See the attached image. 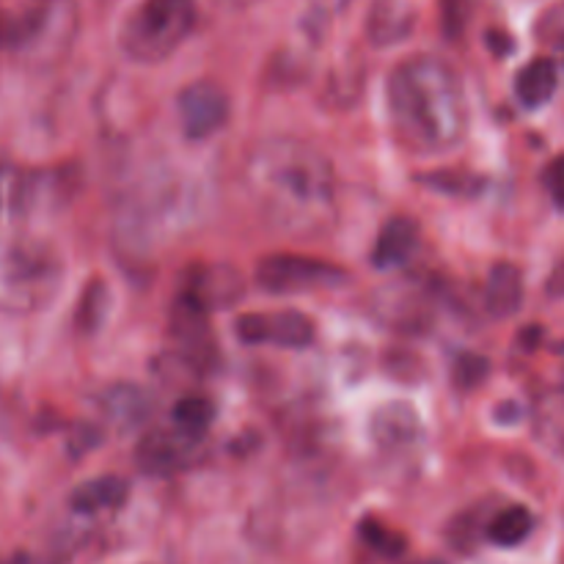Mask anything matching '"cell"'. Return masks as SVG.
<instances>
[{"label":"cell","instance_id":"obj_13","mask_svg":"<svg viewBox=\"0 0 564 564\" xmlns=\"http://www.w3.org/2000/svg\"><path fill=\"white\" fill-rule=\"evenodd\" d=\"M523 303V275L512 262L494 264L485 284V306L494 317L507 319L521 308Z\"/></svg>","mask_w":564,"mask_h":564},{"label":"cell","instance_id":"obj_10","mask_svg":"<svg viewBox=\"0 0 564 564\" xmlns=\"http://www.w3.org/2000/svg\"><path fill=\"white\" fill-rule=\"evenodd\" d=\"M44 279H53V262L33 248L14 246L0 253V286L9 290L6 297H14V290L22 297V286L42 284Z\"/></svg>","mask_w":564,"mask_h":564},{"label":"cell","instance_id":"obj_21","mask_svg":"<svg viewBox=\"0 0 564 564\" xmlns=\"http://www.w3.org/2000/svg\"><path fill=\"white\" fill-rule=\"evenodd\" d=\"M490 375V361L485 356H477V352H463L455 361V369H452V383L460 391H471L477 386H482Z\"/></svg>","mask_w":564,"mask_h":564},{"label":"cell","instance_id":"obj_6","mask_svg":"<svg viewBox=\"0 0 564 564\" xmlns=\"http://www.w3.org/2000/svg\"><path fill=\"white\" fill-rule=\"evenodd\" d=\"M176 110H180L185 135L193 141H202V138L215 135L229 121L231 102L229 94L218 83L202 80L182 88L180 97H176Z\"/></svg>","mask_w":564,"mask_h":564},{"label":"cell","instance_id":"obj_2","mask_svg":"<svg viewBox=\"0 0 564 564\" xmlns=\"http://www.w3.org/2000/svg\"><path fill=\"white\" fill-rule=\"evenodd\" d=\"M389 116L408 152L441 154L463 141L466 97L457 72L435 55H413L389 75Z\"/></svg>","mask_w":564,"mask_h":564},{"label":"cell","instance_id":"obj_23","mask_svg":"<svg viewBox=\"0 0 564 564\" xmlns=\"http://www.w3.org/2000/svg\"><path fill=\"white\" fill-rule=\"evenodd\" d=\"M545 187H549L556 207L564 209V154L551 160L549 169H545Z\"/></svg>","mask_w":564,"mask_h":564},{"label":"cell","instance_id":"obj_5","mask_svg":"<svg viewBox=\"0 0 564 564\" xmlns=\"http://www.w3.org/2000/svg\"><path fill=\"white\" fill-rule=\"evenodd\" d=\"M235 334L242 345H275L286 350H303L314 341L317 328L314 319L303 312H275V314H240L235 323Z\"/></svg>","mask_w":564,"mask_h":564},{"label":"cell","instance_id":"obj_11","mask_svg":"<svg viewBox=\"0 0 564 564\" xmlns=\"http://www.w3.org/2000/svg\"><path fill=\"white\" fill-rule=\"evenodd\" d=\"M369 430L380 446L394 449V446H411L422 435V422L408 402H389V405L375 411Z\"/></svg>","mask_w":564,"mask_h":564},{"label":"cell","instance_id":"obj_8","mask_svg":"<svg viewBox=\"0 0 564 564\" xmlns=\"http://www.w3.org/2000/svg\"><path fill=\"white\" fill-rule=\"evenodd\" d=\"M246 290V281L229 264H207V268L191 270V281H187L185 292L182 295L193 297L204 312H213V308H226L242 297Z\"/></svg>","mask_w":564,"mask_h":564},{"label":"cell","instance_id":"obj_4","mask_svg":"<svg viewBox=\"0 0 564 564\" xmlns=\"http://www.w3.org/2000/svg\"><path fill=\"white\" fill-rule=\"evenodd\" d=\"M253 281L259 284V290L273 292V295H295V292L345 286L347 273L339 264L323 262V259L297 257V253H270L257 262Z\"/></svg>","mask_w":564,"mask_h":564},{"label":"cell","instance_id":"obj_3","mask_svg":"<svg viewBox=\"0 0 564 564\" xmlns=\"http://www.w3.org/2000/svg\"><path fill=\"white\" fill-rule=\"evenodd\" d=\"M193 22V0H143L121 28V50L138 64H158L185 42Z\"/></svg>","mask_w":564,"mask_h":564},{"label":"cell","instance_id":"obj_26","mask_svg":"<svg viewBox=\"0 0 564 564\" xmlns=\"http://www.w3.org/2000/svg\"><path fill=\"white\" fill-rule=\"evenodd\" d=\"M416 564H446V562H438V560H427V562H416Z\"/></svg>","mask_w":564,"mask_h":564},{"label":"cell","instance_id":"obj_7","mask_svg":"<svg viewBox=\"0 0 564 564\" xmlns=\"http://www.w3.org/2000/svg\"><path fill=\"white\" fill-rule=\"evenodd\" d=\"M198 455V435L182 433L180 427L174 433L169 430H154L143 435L135 449V460L141 471L154 474V477H169V474L182 471L193 466V457Z\"/></svg>","mask_w":564,"mask_h":564},{"label":"cell","instance_id":"obj_16","mask_svg":"<svg viewBox=\"0 0 564 564\" xmlns=\"http://www.w3.org/2000/svg\"><path fill=\"white\" fill-rule=\"evenodd\" d=\"M102 411L116 430H135L152 411V402L138 386H113L102 394Z\"/></svg>","mask_w":564,"mask_h":564},{"label":"cell","instance_id":"obj_19","mask_svg":"<svg viewBox=\"0 0 564 564\" xmlns=\"http://www.w3.org/2000/svg\"><path fill=\"white\" fill-rule=\"evenodd\" d=\"M215 422V408L207 397H182L174 405V424L187 435H198L202 438Z\"/></svg>","mask_w":564,"mask_h":564},{"label":"cell","instance_id":"obj_20","mask_svg":"<svg viewBox=\"0 0 564 564\" xmlns=\"http://www.w3.org/2000/svg\"><path fill=\"white\" fill-rule=\"evenodd\" d=\"M358 534H361L364 543L372 551H378L380 556H391V560H394V556H402L408 551V540L402 538L400 532H394V529L375 521V518H364L361 527H358Z\"/></svg>","mask_w":564,"mask_h":564},{"label":"cell","instance_id":"obj_25","mask_svg":"<svg viewBox=\"0 0 564 564\" xmlns=\"http://www.w3.org/2000/svg\"><path fill=\"white\" fill-rule=\"evenodd\" d=\"M0 564H31V560H28V554H11L0 560Z\"/></svg>","mask_w":564,"mask_h":564},{"label":"cell","instance_id":"obj_18","mask_svg":"<svg viewBox=\"0 0 564 564\" xmlns=\"http://www.w3.org/2000/svg\"><path fill=\"white\" fill-rule=\"evenodd\" d=\"M532 529H534L532 512H529L527 507L516 505L501 510L499 516L490 521L488 540L494 545H501V549H516V545H521L523 540L532 534Z\"/></svg>","mask_w":564,"mask_h":564},{"label":"cell","instance_id":"obj_1","mask_svg":"<svg viewBox=\"0 0 564 564\" xmlns=\"http://www.w3.org/2000/svg\"><path fill=\"white\" fill-rule=\"evenodd\" d=\"M246 185L259 215L275 229L314 235L334 215V171L328 158L295 138H273L248 154Z\"/></svg>","mask_w":564,"mask_h":564},{"label":"cell","instance_id":"obj_22","mask_svg":"<svg viewBox=\"0 0 564 564\" xmlns=\"http://www.w3.org/2000/svg\"><path fill=\"white\" fill-rule=\"evenodd\" d=\"M441 3V20H444V31L449 39H457L466 28L468 9H471V0H438Z\"/></svg>","mask_w":564,"mask_h":564},{"label":"cell","instance_id":"obj_9","mask_svg":"<svg viewBox=\"0 0 564 564\" xmlns=\"http://www.w3.org/2000/svg\"><path fill=\"white\" fill-rule=\"evenodd\" d=\"M55 17V3H31L17 11H0V50H22L44 36Z\"/></svg>","mask_w":564,"mask_h":564},{"label":"cell","instance_id":"obj_24","mask_svg":"<svg viewBox=\"0 0 564 564\" xmlns=\"http://www.w3.org/2000/svg\"><path fill=\"white\" fill-rule=\"evenodd\" d=\"M549 295L551 297H564V264H560V268H556L554 273H551Z\"/></svg>","mask_w":564,"mask_h":564},{"label":"cell","instance_id":"obj_15","mask_svg":"<svg viewBox=\"0 0 564 564\" xmlns=\"http://www.w3.org/2000/svg\"><path fill=\"white\" fill-rule=\"evenodd\" d=\"M413 22L416 17L405 0H378L367 20V31L378 47H386V44L402 42L413 31Z\"/></svg>","mask_w":564,"mask_h":564},{"label":"cell","instance_id":"obj_17","mask_svg":"<svg viewBox=\"0 0 564 564\" xmlns=\"http://www.w3.org/2000/svg\"><path fill=\"white\" fill-rule=\"evenodd\" d=\"M560 83V72L551 58H532L516 77V94L527 108H540L549 102Z\"/></svg>","mask_w":564,"mask_h":564},{"label":"cell","instance_id":"obj_14","mask_svg":"<svg viewBox=\"0 0 564 564\" xmlns=\"http://www.w3.org/2000/svg\"><path fill=\"white\" fill-rule=\"evenodd\" d=\"M419 242V226L411 218H391L389 224L380 229L378 242H375L372 262L375 268H397V264L408 262Z\"/></svg>","mask_w":564,"mask_h":564},{"label":"cell","instance_id":"obj_12","mask_svg":"<svg viewBox=\"0 0 564 564\" xmlns=\"http://www.w3.org/2000/svg\"><path fill=\"white\" fill-rule=\"evenodd\" d=\"M130 496V485L121 477H94L88 482L77 485L69 496V505L75 512L83 516H97V512L119 510Z\"/></svg>","mask_w":564,"mask_h":564}]
</instances>
